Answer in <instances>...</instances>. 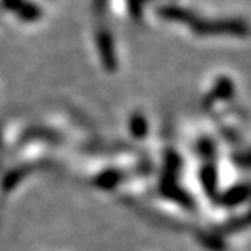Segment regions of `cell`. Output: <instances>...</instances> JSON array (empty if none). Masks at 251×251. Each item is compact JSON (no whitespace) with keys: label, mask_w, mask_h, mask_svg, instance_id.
Returning a JSON list of instances; mask_svg holds the SVG:
<instances>
[{"label":"cell","mask_w":251,"mask_h":251,"mask_svg":"<svg viewBox=\"0 0 251 251\" xmlns=\"http://www.w3.org/2000/svg\"><path fill=\"white\" fill-rule=\"evenodd\" d=\"M124 178V175H122L119 170H107V172L100 174L96 177L94 183L99 186V188H104V190H110L117 186Z\"/></svg>","instance_id":"1"},{"label":"cell","mask_w":251,"mask_h":251,"mask_svg":"<svg viewBox=\"0 0 251 251\" xmlns=\"http://www.w3.org/2000/svg\"><path fill=\"white\" fill-rule=\"evenodd\" d=\"M130 130H131V135L135 138H141L148 133V124H146V119L141 115V114H136L131 117L130 120Z\"/></svg>","instance_id":"2"}]
</instances>
